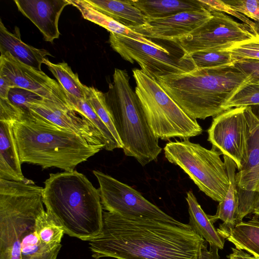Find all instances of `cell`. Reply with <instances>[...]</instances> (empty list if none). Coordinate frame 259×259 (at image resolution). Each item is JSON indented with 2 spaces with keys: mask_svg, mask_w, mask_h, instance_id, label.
I'll return each mask as SVG.
<instances>
[{
  "mask_svg": "<svg viewBox=\"0 0 259 259\" xmlns=\"http://www.w3.org/2000/svg\"><path fill=\"white\" fill-rule=\"evenodd\" d=\"M96 259H220L188 224L177 220L128 219L103 211L101 233L89 241Z\"/></svg>",
  "mask_w": 259,
  "mask_h": 259,
  "instance_id": "1",
  "label": "cell"
},
{
  "mask_svg": "<svg viewBox=\"0 0 259 259\" xmlns=\"http://www.w3.org/2000/svg\"><path fill=\"white\" fill-rule=\"evenodd\" d=\"M43 191L32 180L0 179V259H57L61 247L42 243L36 228Z\"/></svg>",
  "mask_w": 259,
  "mask_h": 259,
  "instance_id": "2",
  "label": "cell"
},
{
  "mask_svg": "<svg viewBox=\"0 0 259 259\" xmlns=\"http://www.w3.org/2000/svg\"><path fill=\"white\" fill-rule=\"evenodd\" d=\"M46 211L65 234L84 241L97 237L103 227V207L99 189L76 170L50 174L45 182Z\"/></svg>",
  "mask_w": 259,
  "mask_h": 259,
  "instance_id": "3",
  "label": "cell"
},
{
  "mask_svg": "<svg viewBox=\"0 0 259 259\" xmlns=\"http://www.w3.org/2000/svg\"><path fill=\"white\" fill-rule=\"evenodd\" d=\"M251 78L234 63L195 68L189 72L157 78L156 81L191 118L205 119L225 110L228 101Z\"/></svg>",
  "mask_w": 259,
  "mask_h": 259,
  "instance_id": "4",
  "label": "cell"
},
{
  "mask_svg": "<svg viewBox=\"0 0 259 259\" xmlns=\"http://www.w3.org/2000/svg\"><path fill=\"white\" fill-rule=\"evenodd\" d=\"M10 122L21 163L72 171L102 149L73 133L34 116L30 111Z\"/></svg>",
  "mask_w": 259,
  "mask_h": 259,
  "instance_id": "5",
  "label": "cell"
},
{
  "mask_svg": "<svg viewBox=\"0 0 259 259\" xmlns=\"http://www.w3.org/2000/svg\"><path fill=\"white\" fill-rule=\"evenodd\" d=\"M129 81L125 70L115 68L105 100L125 155L144 166L157 159L162 148Z\"/></svg>",
  "mask_w": 259,
  "mask_h": 259,
  "instance_id": "6",
  "label": "cell"
},
{
  "mask_svg": "<svg viewBox=\"0 0 259 259\" xmlns=\"http://www.w3.org/2000/svg\"><path fill=\"white\" fill-rule=\"evenodd\" d=\"M138 95L149 124L158 139L186 140L202 133L196 120L190 117L158 83L141 70H133Z\"/></svg>",
  "mask_w": 259,
  "mask_h": 259,
  "instance_id": "7",
  "label": "cell"
},
{
  "mask_svg": "<svg viewBox=\"0 0 259 259\" xmlns=\"http://www.w3.org/2000/svg\"><path fill=\"white\" fill-rule=\"evenodd\" d=\"M165 158L178 165L212 200H224L230 186L226 166L214 148L206 149L189 140L169 141L164 148Z\"/></svg>",
  "mask_w": 259,
  "mask_h": 259,
  "instance_id": "8",
  "label": "cell"
},
{
  "mask_svg": "<svg viewBox=\"0 0 259 259\" xmlns=\"http://www.w3.org/2000/svg\"><path fill=\"white\" fill-rule=\"evenodd\" d=\"M259 128V118L250 106L230 109L213 117L208 141L221 155L235 163L238 171L246 163L250 140Z\"/></svg>",
  "mask_w": 259,
  "mask_h": 259,
  "instance_id": "9",
  "label": "cell"
},
{
  "mask_svg": "<svg viewBox=\"0 0 259 259\" xmlns=\"http://www.w3.org/2000/svg\"><path fill=\"white\" fill-rule=\"evenodd\" d=\"M109 42L113 50L125 60L136 62L141 70L151 78L182 74L196 68L191 56L172 55L134 39L110 33Z\"/></svg>",
  "mask_w": 259,
  "mask_h": 259,
  "instance_id": "10",
  "label": "cell"
},
{
  "mask_svg": "<svg viewBox=\"0 0 259 259\" xmlns=\"http://www.w3.org/2000/svg\"><path fill=\"white\" fill-rule=\"evenodd\" d=\"M212 16L200 26L174 42L184 53L210 50H225L256 36L249 25L239 23L223 12L211 11Z\"/></svg>",
  "mask_w": 259,
  "mask_h": 259,
  "instance_id": "11",
  "label": "cell"
},
{
  "mask_svg": "<svg viewBox=\"0 0 259 259\" xmlns=\"http://www.w3.org/2000/svg\"><path fill=\"white\" fill-rule=\"evenodd\" d=\"M93 172L99 184L103 209L106 211L132 219L176 220L132 187L100 171Z\"/></svg>",
  "mask_w": 259,
  "mask_h": 259,
  "instance_id": "12",
  "label": "cell"
},
{
  "mask_svg": "<svg viewBox=\"0 0 259 259\" xmlns=\"http://www.w3.org/2000/svg\"><path fill=\"white\" fill-rule=\"evenodd\" d=\"M0 73L7 77L15 88L27 90L74 110L70 96L58 81L41 70L20 62L8 53L1 54Z\"/></svg>",
  "mask_w": 259,
  "mask_h": 259,
  "instance_id": "13",
  "label": "cell"
},
{
  "mask_svg": "<svg viewBox=\"0 0 259 259\" xmlns=\"http://www.w3.org/2000/svg\"><path fill=\"white\" fill-rule=\"evenodd\" d=\"M34 116L73 133L89 144L104 149L106 141L98 128L85 116L71 109L41 99L29 104Z\"/></svg>",
  "mask_w": 259,
  "mask_h": 259,
  "instance_id": "14",
  "label": "cell"
},
{
  "mask_svg": "<svg viewBox=\"0 0 259 259\" xmlns=\"http://www.w3.org/2000/svg\"><path fill=\"white\" fill-rule=\"evenodd\" d=\"M211 16V11L203 8L198 10L181 12L165 18L148 19L145 25L133 30L148 38L174 42L191 33Z\"/></svg>",
  "mask_w": 259,
  "mask_h": 259,
  "instance_id": "15",
  "label": "cell"
},
{
  "mask_svg": "<svg viewBox=\"0 0 259 259\" xmlns=\"http://www.w3.org/2000/svg\"><path fill=\"white\" fill-rule=\"evenodd\" d=\"M18 10L28 18L42 33L46 41L58 38V22L69 0H15Z\"/></svg>",
  "mask_w": 259,
  "mask_h": 259,
  "instance_id": "16",
  "label": "cell"
},
{
  "mask_svg": "<svg viewBox=\"0 0 259 259\" xmlns=\"http://www.w3.org/2000/svg\"><path fill=\"white\" fill-rule=\"evenodd\" d=\"M0 52L8 53L20 62L38 70H41L47 56L52 55L46 50L37 49L24 42L21 38L19 28L15 27L11 32L0 20Z\"/></svg>",
  "mask_w": 259,
  "mask_h": 259,
  "instance_id": "17",
  "label": "cell"
},
{
  "mask_svg": "<svg viewBox=\"0 0 259 259\" xmlns=\"http://www.w3.org/2000/svg\"><path fill=\"white\" fill-rule=\"evenodd\" d=\"M21 162L11 123L0 120V179L28 182L21 170Z\"/></svg>",
  "mask_w": 259,
  "mask_h": 259,
  "instance_id": "18",
  "label": "cell"
},
{
  "mask_svg": "<svg viewBox=\"0 0 259 259\" xmlns=\"http://www.w3.org/2000/svg\"><path fill=\"white\" fill-rule=\"evenodd\" d=\"M224 161L230 181V186L223 201L219 202L216 213L208 215L210 221L213 224L218 220L223 221L217 229L219 234L224 239L236 225L235 214L238 203V189L235 179V163L229 157L223 155Z\"/></svg>",
  "mask_w": 259,
  "mask_h": 259,
  "instance_id": "19",
  "label": "cell"
},
{
  "mask_svg": "<svg viewBox=\"0 0 259 259\" xmlns=\"http://www.w3.org/2000/svg\"><path fill=\"white\" fill-rule=\"evenodd\" d=\"M69 2L71 5L79 11L84 19L103 27L108 30L110 33L134 39L164 51H168L145 36L134 31L112 18L99 11L88 3L86 0H69Z\"/></svg>",
  "mask_w": 259,
  "mask_h": 259,
  "instance_id": "20",
  "label": "cell"
},
{
  "mask_svg": "<svg viewBox=\"0 0 259 259\" xmlns=\"http://www.w3.org/2000/svg\"><path fill=\"white\" fill-rule=\"evenodd\" d=\"M101 13L134 30L145 25L148 20L130 0H86Z\"/></svg>",
  "mask_w": 259,
  "mask_h": 259,
  "instance_id": "21",
  "label": "cell"
},
{
  "mask_svg": "<svg viewBox=\"0 0 259 259\" xmlns=\"http://www.w3.org/2000/svg\"><path fill=\"white\" fill-rule=\"evenodd\" d=\"M130 1L149 19L165 18L183 12L196 11L206 8L200 0H130Z\"/></svg>",
  "mask_w": 259,
  "mask_h": 259,
  "instance_id": "22",
  "label": "cell"
},
{
  "mask_svg": "<svg viewBox=\"0 0 259 259\" xmlns=\"http://www.w3.org/2000/svg\"><path fill=\"white\" fill-rule=\"evenodd\" d=\"M188 206L189 223L188 225L192 230L202 237L209 246L222 249L224 248L225 239L218 233L213 223L210 221L198 202L193 192L189 191L186 197Z\"/></svg>",
  "mask_w": 259,
  "mask_h": 259,
  "instance_id": "23",
  "label": "cell"
},
{
  "mask_svg": "<svg viewBox=\"0 0 259 259\" xmlns=\"http://www.w3.org/2000/svg\"><path fill=\"white\" fill-rule=\"evenodd\" d=\"M225 239L236 249L246 251L259 259V217L255 215L236 224Z\"/></svg>",
  "mask_w": 259,
  "mask_h": 259,
  "instance_id": "24",
  "label": "cell"
},
{
  "mask_svg": "<svg viewBox=\"0 0 259 259\" xmlns=\"http://www.w3.org/2000/svg\"><path fill=\"white\" fill-rule=\"evenodd\" d=\"M45 64L57 79L70 99H86L88 87L79 80L78 74L74 73L65 62L55 64L48 59Z\"/></svg>",
  "mask_w": 259,
  "mask_h": 259,
  "instance_id": "25",
  "label": "cell"
},
{
  "mask_svg": "<svg viewBox=\"0 0 259 259\" xmlns=\"http://www.w3.org/2000/svg\"><path fill=\"white\" fill-rule=\"evenodd\" d=\"M36 228L42 243L52 247H61L64 231L46 210L37 218Z\"/></svg>",
  "mask_w": 259,
  "mask_h": 259,
  "instance_id": "26",
  "label": "cell"
},
{
  "mask_svg": "<svg viewBox=\"0 0 259 259\" xmlns=\"http://www.w3.org/2000/svg\"><path fill=\"white\" fill-rule=\"evenodd\" d=\"M190 55L196 68H213L232 64L235 62L231 54L224 50L203 51Z\"/></svg>",
  "mask_w": 259,
  "mask_h": 259,
  "instance_id": "27",
  "label": "cell"
},
{
  "mask_svg": "<svg viewBox=\"0 0 259 259\" xmlns=\"http://www.w3.org/2000/svg\"><path fill=\"white\" fill-rule=\"evenodd\" d=\"M87 99L92 106L97 115L112 134L116 141L122 146L107 107L105 94L94 87H88Z\"/></svg>",
  "mask_w": 259,
  "mask_h": 259,
  "instance_id": "28",
  "label": "cell"
},
{
  "mask_svg": "<svg viewBox=\"0 0 259 259\" xmlns=\"http://www.w3.org/2000/svg\"><path fill=\"white\" fill-rule=\"evenodd\" d=\"M259 106V82L251 81L241 88L225 104V110L244 106Z\"/></svg>",
  "mask_w": 259,
  "mask_h": 259,
  "instance_id": "29",
  "label": "cell"
},
{
  "mask_svg": "<svg viewBox=\"0 0 259 259\" xmlns=\"http://www.w3.org/2000/svg\"><path fill=\"white\" fill-rule=\"evenodd\" d=\"M224 51L231 54L235 62L245 59L259 60V36L256 35L251 38L237 43Z\"/></svg>",
  "mask_w": 259,
  "mask_h": 259,
  "instance_id": "30",
  "label": "cell"
},
{
  "mask_svg": "<svg viewBox=\"0 0 259 259\" xmlns=\"http://www.w3.org/2000/svg\"><path fill=\"white\" fill-rule=\"evenodd\" d=\"M237 186L248 191H259V162L253 167L236 174Z\"/></svg>",
  "mask_w": 259,
  "mask_h": 259,
  "instance_id": "31",
  "label": "cell"
},
{
  "mask_svg": "<svg viewBox=\"0 0 259 259\" xmlns=\"http://www.w3.org/2000/svg\"><path fill=\"white\" fill-rule=\"evenodd\" d=\"M224 2L234 10L259 22V0H226Z\"/></svg>",
  "mask_w": 259,
  "mask_h": 259,
  "instance_id": "32",
  "label": "cell"
},
{
  "mask_svg": "<svg viewBox=\"0 0 259 259\" xmlns=\"http://www.w3.org/2000/svg\"><path fill=\"white\" fill-rule=\"evenodd\" d=\"M200 1L205 5L207 9L209 11H215L223 13H227L238 18L243 21L244 23L250 26L253 29L254 22L249 20L244 15L232 9L225 4L224 1L220 0H200Z\"/></svg>",
  "mask_w": 259,
  "mask_h": 259,
  "instance_id": "33",
  "label": "cell"
},
{
  "mask_svg": "<svg viewBox=\"0 0 259 259\" xmlns=\"http://www.w3.org/2000/svg\"><path fill=\"white\" fill-rule=\"evenodd\" d=\"M235 65L251 78V81L259 82V60L241 59L234 63Z\"/></svg>",
  "mask_w": 259,
  "mask_h": 259,
  "instance_id": "34",
  "label": "cell"
},
{
  "mask_svg": "<svg viewBox=\"0 0 259 259\" xmlns=\"http://www.w3.org/2000/svg\"><path fill=\"white\" fill-rule=\"evenodd\" d=\"M258 118L259 116L257 115ZM259 162V128L251 137L249 143L248 158L241 170L248 169ZM240 171V170H239Z\"/></svg>",
  "mask_w": 259,
  "mask_h": 259,
  "instance_id": "35",
  "label": "cell"
},
{
  "mask_svg": "<svg viewBox=\"0 0 259 259\" xmlns=\"http://www.w3.org/2000/svg\"><path fill=\"white\" fill-rule=\"evenodd\" d=\"M15 88L11 81L5 75L0 73V99L8 100L10 90Z\"/></svg>",
  "mask_w": 259,
  "mask_h": 259,
  "instance_id": "36",
  "label": "cell"
},
{
  "mask_svg": "<svg viewBox=\"0 0 259 259\" xmlns=\"http://www.w3.org/2000/svg\"><path fill=\"white\" fill-rule=\"evenodd\" d=\"M231 249L232 253L227 256L228 259H258L243 250H239L236 248H231Z\"/></svg>",
  "mask_w": 259,
  "mask_h": 259,
  "instance_id": "37",
  "label": "cell"
},
{
  "mask_svg": "<svg viewBox=\"0 0 259 259\" xmlns=\"http://www.w3.org/2000/svg\"><path fill=\"white\" fill-rule=\"evenodd\" d=\"M252 213L259 217V191L256 193Z\"/></svg>",
  "mask_w": 259,
  "mask_h": 259,
  "instance_id": "38",
  "label": "cell"
},
{
  "mask_svg": "<svg viewBox=\"0 0 259 259\" xmlns=\"http://www.w3.org/2000/svg\"><path fill=\"white\" fill-rule=\"evenodd\" d=\"M253 30L254 31L256 35L259 36V22H254Z\"/></svg>",
  "mask_w": 259,
  "mask_h": 259,
  "instance_id": "39",
  "label": "cell"
}]
</instances>
